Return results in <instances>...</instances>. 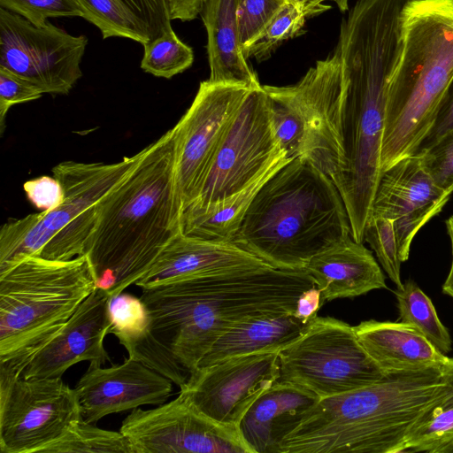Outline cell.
Wrapping results in <instances>:
<instances>
[{
	"label": "cell",
	"instance_id": "11",
	"mask_svg": "<svg viewBox=\"0 0 453 453\" xmlns=\"http://www.w3.org/2000/svg\"><path fill=\"white\" fill-rule=\"evenodd\" d=\"M285 157L263 86L250 90L223 136L196 198L182 211L181 219L242 191Z\"/></svg>",
	"mask_w": 453,
	"mask_h": 453
},
{
	"label": "cell",
	"instance_id": "40",
	"mask_svg": "<svg viewBox=\"0 0 453 453\" xmlns=\"http://www.w3.org/2000/svg\"><path fill=\"white\" fill-rule=\"evenodd\" d=\"M453 128V77L449 83L437 109L431 128L420 143L417 153L434 145Z\"/></svg>",
	"mask_w": 453,
	"mask_h": 453
},
{
	"label": "cell",
	"instance_id": "4",
	"mask_svg": "<svg viewBox=\"0 0 453 453\" xmlns=\"http://www.w3.org/2000/svg\"><path fill=\"white\" fill-rule=\"evenodd\" d=\"M443 391L438 368L388 374L321 398L279 453H403L410 433Z\"/></svg>",
	"mask_w": 453,
	"mask_h": 453
},
{
	"label": "cell",
	"instance_id": "19",
	"mask_svg": "<svg viewBox=\"0 0 453 453\" xmlns=\"http://www.w3.org/2000/svg\"><path fill=\"white\" fill-rule=\"evenodd\" d=\"M110 298L96 287L58 334L35 354L21 376L61 378L79 362L102 365L109 361L104 340L111 326Z\"/></svg>",
	"mask_w": 453,
	"mask_h": 453
},
{
	"label": "cell",
	"instance_id": "32",
	"mask_svg": "<svg viewBox=\"0 0 453 453\" xmlns=\"http://www.w3.org/2000/svg\"><path fill=\"white\" fill-rule=\"evenodd\" d=\"M305 19L302 7L295 2L288 1L242 49L244 58H253L258 62L267 59L282 42L303 34Z\"/></svg>",
	"mask_w": 453,
	"mask_h": 453
},
{
	"label": "cell",
	"instance_id": "46",
	"mask_svg": "<svg viewBox=\"0 0 453 453\" xmlns=\"http://www.w3.org/2000/svg\"><path fill=\"white\" fill-rule=\"evenodd\" d=\"M288 1L295 2V3L298 4L302 7L306 0H288Z\"/></svg>",
	"mask_w": 453,
	"mask_h": 453
},
{
	"label": "cell",
	"instance_id": "8",
	"mask_svg": "<svg viewBox=\"0 0 453 453\" xmlns=\"http://www.w3.org/2000/svg\"><path fill=\"white\" fill-rule=\"evenodd\" d=\"M148 146L113 164L63 161L52 168L64 189L55 209L11 219L0 228V273L38 256L69 260L85 255L100 201L138 165Z\"/></svg>",
	"mask_w": 453,
	"mask_h": 453
},
{
	"label": "cell",
	"instance_id": "28",
	"mask_svg": "<svg viewBox=\"0 0 453 453\" xmlns=\"http://www.w3.org/2000/svg\"><path fill=\"white\" fill-rule=\"evenodd\" d=\"M75 1L83 11V19L100 30L103 39L123 37L143 45L155 37L128 0Z\"/></svg>",
	"mask_w": 453,
	"mask_h": 453
},
{
	"label": "cell",
	"instance_id": "12",
	"mask_svg": "<svg viewBox=\"0 0 453 453\" xmlns=\"http://www.w3.org/2000/svg\"><path fill=\"white\" fill-rule=\"evenodd\" d=\"M85 35L47 22L35 27L0 7V67L29 81L45 94L67 95L82 76Z\"/></svg>",
	"mask_w": 453,
	"mask_h": 453
},
{
	"label": "cell",
	"instance_id": "21",
	"mask_svg": "<svg viewBox=\"0 0 453 453\" xmlns=\"http://www.w3.org/2000/svg\"><path fill=\"white\" fill-rule=\"evenodd\" d=\"M320 398L295 384L278 380L249 408L238 425L252 453H279L285 437Z\"/></svg>",
	"mask_w": 453,
	"mask_h": 453
},
{
	"label": "cell",
	"instance_id": "35",
	"mask_svg": "<svg viewBox=\"0 0 453 453\" xmlns=\"http://www.w3.org/2000/svg\"><path fill=\"white\" fill-rule=\"evenodd\" d=\"M0 7L21 16L35 27L45 26L49 18H83L84 15L75 0H0Z\"/></svg>",
	"mask_w": 453,
	"mask_h": 453
},
{
	"label": "cell",
	"instance_id": "31",
	"mask_svg": "<svg viewBox=\"0 0 453 453\" xmlns=\"http://www.w3.org/2000/svg\"><path fill=\"white\" fill-rule=\"evenodd\" d=\"M142 46L141 68L156 77L171 79L194 62L192 48L177 36L172 26Z\"/></svg>",
	"mask_w": 453,
	"mask_h": 453
},
{
	"label": "cell",
	"instance_id": "30",
	"mask_svg": "<svg viewBox=\"0 0 453 453\" xmlns=\"http://www.w3.org/2000/svg\"><path fill=\"white\" fill-rule=\"evenodd\" d=\"M134 453L129 440L119 431H109L86 422H74L57 441L41 453Z\"/></svg>",
	"mask_w": 453,
	"mask_h": 453
},
{
	"label": "cell",
	"instance_id": "14",
	"mask_svg": "<svg viewBox=\"0 0 453 453\" xmlns=\"http://www.w3.org/2000/svg\"><path fill=\"white\" fill-rule=\"evenodd\" d=\"M119 431L134 453H252L237 426L204 415L180 392L155 409H134Z\"/></svg>",
	"mask_w": 453,
	"mask_h": 453
},
{
	"label": "cell",
	"instance_id": "34",
	"mask_svg": "<svg viewBox=\"0 0 453 453\" xmlns=\"http://www.w3.org/2000/svg\"><path fill=\"white\" fill-rule=\"evenodd\" d=\"M364 242L371 246L381 267L396 288H401L402 261L398 255L394 221L387 218L370 216L365 227Z\"/></svg>",
	"mask_w": 453,
	"mask_h": 453
},
{
	"label": "cell",
	"instance_id": "22",
	"mask_svg": "<svg viewBox=\"0 0 453 453\" xmlns=\"http://www.w3.org/2000/svg\"><path fill=\"white\" fill-rule=\"evenodd\" d=\"M304 270L320 290L323 303L387 288L385 276L372 253L351 235L315 255Z\"/></svg>",
	"mask_w": 453,
	"mask_h": 453
},
{
	"label": "cell",
	"instance_id": "24",
	"mask_svg": "<svg viewBox=\"0 0 453 453\" xmlns=\"http://www.w3.org/2000/svg\"><path fill=\"white\" fill-rule=\"evenodd\" d=\"M240 0H204L200 15L207 32L208 81L216 84L260 88L258 78L244 58L239 35Z\"/></svg>",
	"mask_w": 453,
	"mask_h": 453
},
{
	"label": "cell",
	"instance_id": "9",
	"mask_svg": "<svg viewBox=\"0 0 453 453\" xmlns=\"http://www.w3.org/2000/svg\"><path fill=\"white\" fill-rule=\"evenodd\" d=\"M277 137L290 158L303 157L331 179L340 164L342 73L340 50L290 86H263Z\"/></svg>",
	"mask_w": 453,
	"mask_h": 453
},
{
	"label": "cell",
	"instance_id": "44",
	"mask_svg": "<svg viewBox=\"0 0 453 453\" xmlns=\"http://www.w3.org/2000/svg\"><path fill=\"white\" fill-rule=\"evenodd\" d=\"M328 0H306L302 6V9L306 18L319 14L330 8L329 5L325 4ZM334 1L341 12H344L349 9V0H329Z\"/></svg>",
	"mask_w": 453,
	"mask_h": 453
},
{
	"label": "cell",
	"instance_id": "3",
	"mask_svg": "<svg viewBox=\"0 0 453 453\" xmlns=\"http://www.w3.org/2000/svg\"><path fill=\"white\" fill-rule=\"evenodd\" d=\"M181 213L173 127L100 201L85 252L96 287L112 296L135 284L181 233Z\"/></svg>",
	"mask_w": 453,
	"mask_h": 453
},
{
	"label": "cell",
	"instance_id": "25",
	"mask_svg": "<svg viewBox=\"0 0 453 453\" xmlns=\"http://www.w3.org/2000/svg\"><path fill=\"white\" fill-rule=\"evenodd\" d=\"M311 322L305 323L289 311L267 313L244 319L217 340L197 369L234 357L280 352L296 341Z\"/></svg>",
	"mask_w": 453,
	"mask_h": 453
},
{
	"label": "cell",
	"instance_id": "41",
	"mask_svg": "<svg viewBox=\"0 0 453 453\" xmlns=\"http://www.w3.org/2000/svg\"><path fill=\"white\" fill-rule=\"evenodd\" d=\"M152 30L155 37L172 26L165 0H128Z\"/></svg>",
	"mask_w": 453,
	"mask_h": 453
},
{
	"label": "cell",
	"instance_id": "27",
	"mask_svg": "<svg viewBox=\"0 0 453 453\" xmlns=\"http://www.w3.org/2000/svg\"><path fill=\"white\" fill-rule=\"evenodd\" d=\"M439 371L444 391L410 433L403 453H453V357Z\"/></svg>",
	"mask_w": 453,
	"mask_h": 453
},
{
	"label": "cell",
	"instance_id": "43",
	"mask_svg": "<svg viewBox=\"0 0 453 453\" xmlns=\"http://www.w3.org/2000/svg\"><path fill=\"white\" fill-rule=\"evenodd\" d=\"M171 20L190 21L200 13L204 0H165Z\"/></svg>",
	"mask_w": 453,
	"mask_h": 453
},
{
	"label": "cell",
	"instance_id": "15",
	"mask_svg": "<svg viewBox=\"0 0 453 453\" xmlns=\"http://www.w3.org/2000/svg\"><path fill=\"white\" fill-rule=\"evenodd\" d=\"M250 90L202 81L191 105L173 127L182 211L196 198L223 136Z\"/></svg>",
	"mask_w": 453,
	"mask_h": 453
},
{
	"label": "cell",
	"instance_id": "42",
	"mask_svg": "<svg viewBox=\"0 0 453 453\" xmlns=\"http://www.w3.org/2000/svg\"><path fill=\"white\" fill-rule=\"evenodd\" d=\"M323 304L320 290L314 286L301 294L294 314L303 322L309 323L317 317V312Z\"/></svg>",
	"mask_w": 453,
	"mask_h": 453
},
{
	"label": "cell",
	"instance_id": "36",
	"mask_svg": "<svg viewBox=\"0 0 453 453\" xmlns=\"http://www.w3.org/2000/svg\"><path fill=\"white\" fill-rule=\"evenodd\" d=\"M288 0H240L238 24L242 50L273 19Z\"/></svg>",
	"mask_w": 453,
	"mask_h": 453
},
{
	"label": "cell",
	"instance_id": "39",
	"mask_svg": "<svg viewBox=\"0 0 453 453\" xmlns=\"http://www.w3.org/2000/svg\"><path fill=\"white\" fill-rule=\"evenodd\" d=\"M29 202L41 211H50L64 200V189L54 176H41L27 180L23 185Z\"/></svg>",
	"mask_w": 453,
	"mask_h": 453
},
{
	"label": "cell",
	"instance_id": "20",
	"mask_svg": "<svg viewBox=\"0 0 453 453\" xmlns=\"http://www.w3.org/2000/svg\"><path fill=\"white\" fill-rule=\"evenodd\" d=\"M268 266L233 242L193 238L180 233L135 285L144 289L209 273Z\"/></svg>",
	"mask_w": 453,
	"mask_h": 453
},
{
	"label": "cell",
	"instance_id": "1",
	"mask_svg": "<svg viewBox=\"0 0 453 453\" xmlns=\"http://www.w3.org/2000/svg\"><path fill=\"white\" fill-rule=\"evenodd\" d=\"M316 286L305 270L242 268L188 277L142 289L145 334L127 347L138 360L184 386L217 340L241 321L294 312Z\"/></svg>",
	"mask_w": 453,
	"mask_h": 453
},
{
	"label": "cell",
	"instance_id": "16",
	"mask_svg": "<svg viewBox=\"0 0 453 453\" xmlns=\"http://www.w3.org/2000/svg\"><path fill=\"white\" fill-rule=\"evenodd\" d=\"M280 376L279 352H260L198 368L180 388L199 411L238 427L252 403Z\"/></svg>",
	"mask_w": 453,
	"mask_h": 453
},
{
	"label": "cell",
	"instance_id": "5",
	"mask_svg": "<svg viewBox=\"0 0 453 453\" xmlns=\"http://www.w3.org/2000/svg\"><path fill=\"white\" fill-rule=\"evenodd\" d=\"M351 235L331 178L296 157L262 186L231 242L273 268L304 270L317 254Z\"/></svg>",
	"mask_w": 453,
	"mask_h": 453
},
{
	"label": "cell",
	"instance_id": "10",
	"mask_svg": "<svg viewBox=\"0 0 453 453\" xmlns=\"http://www.w3.org/2000/svg\"><path fill=\"white\" fill-rule=\"evenodd\" d=\"M280 380L326 398L362 388L386 375L359 343L354 327L316 317L304 333L279 352Z\"/></svg>",
	"mask_w": 453,
	"mask_h": 453
},
{
	"label": "cell",
	"instance_id": "33",
	"mask_svg": "<svg viewBox=\"0 0 453 453\" xmlns=\"http://www.w3.org/2000/svg\"><path fill=\"white\" fill-rule=\"evenodd\" d=\"M109 313L111 319L109 333L113 334L125 348L147 332L150 318L141 297L123 292L112 296L109 301Z\"/></svg>",
	"mask_w": 453,
	"mask_h": 453
},
{
	"label": "cell",
	"instance_id": "37",
	"mask_svg": "<svg viewBox=\"0 0 453 453\" xmlns=\"http://www.w3.org/2000/svg\"><path fill=\"white\" fill-rule=\"evenodd\" d=\"M436 185L451 195L453 192V128L426 150L417 153Z\"/></svg>",
	"mask_w": 453,
	"mask_h": 453
},
{
	"label": "cell",
	"instance_id": "6",
	"mask_svg": "<svg viewBox=\"0 0 453 453\" xmlns=\"http://www.w3.org/2000/svg\"><path fill=\"white\" fill-rule=\"evenodd\" d=\"M453 77V0H411L391 77L381 142L382 172L415 154Z\"/></svg>",
	"mask_w": 453,
	"mask_h": 453
},
{
	"label": "cell",
	"instance_id": "18",
	"mask_svg": "<svg viewBox=\"0 0 453 453\" xmlns=\"http://www.w3.org/2000/svg\"><path fill=\"white\" fill-rule=\"evenodd\" d=\"M172 380L143 363L126 358L102 368L90 365L75 385L81 418L95 424L112 413L142 405H161L173 390Z\"/></svg>",
	"mask_w": 453,
	"mask_h": 453
},
{
	"label": "cell",
	"instance_id": "45",
	"mask_svg": "<svg viewBox=\"0 0 453 453\" xmlns=\"http://www.w3.org/2000/svg\"><path fill=\"white\" fill-rule=\"evenodd\" d=\"M446 227L450 240L452 258L448 276L442 285V292L453 298V216L447 219Z\"/></svg>",
	"mask_w": 453,
	"mask_h": 453
},
{
	"label": "cell",
	"instance_id": "13",
	"mask_svg": "<svg viewBox=\"0 0 453 453\" xmlns=\"http://www.w3.org/2000/svg\"><path fill=\"white\" fill-rule=\"evenodd\" d=\"M81 418L78 396L62 378H18L0 388V450L41 453Z\"/></svg>",
	"mask_w": 453,
	"mask_h": 453
},
{
	"label": "cell",
	"instance_id": "17",
	"mask_svg": "<svg viewBox=\"0 0 453 453\" xmlns=\"http://www.w3.org/2000/svg\"><path fill=\"white\" fill-rule=\"evenodd\" d=\"M449 196L426 172L421 156L413 154L382 172L371 216L394 221L399 258L405 262L418 231L442 210Z\"/></svg>",
	"mask_w": 453,
	"mask_h": 453
},
{
	"label": "cell",
	"instance_id": "38",
	"mask_svg": "<svg viewBox=\"0 0 453 453\" xmlns=\"http://www.w3.org/2000/svg\"><path fill=\"white\" fill-rule=\"evenodd\" d=\"M41 89L29 81L14 73L0 67V133L5 127V117L10 108L15 104L39 99Z\"/></svg>",
	"mask_w": 453,
	"mask_h": 453
},
{
	"label": "cell",
	"instance_id": "2",
	"mask_svg": "<svg viewBox=\"0 0 453 453\" xmlns=\"http://www.w3.org/2000/svg\"><path fill=\"white\" fill-rule=\"evenodd\" d=\"M410 1L358 0L341 25L340 164L331 180L357 242H364L382 173L388 91L402 51L403 13Z\"/></svg>",
	"mask_w": 453,
	"mask_h": 453
},
{
	"label": "cell",
	"instance_id": "7",
	"mask_svg": "<svg viewBox=\"0 0 453 453\" xmlns=\"http://www.w3.org/2000/svg\"><path fill=\"white\" fill-rule=\"evenodd\" d=\"M96 288L86 255L28 257L0 273V375L18 379Z\"/></svg>",
	"mask_w": 453,
	"mask_h": 453
},
{
	"label": "cell",
	"instance_id": "23",
	"mask_svg": "<svg viewBox=\"0 0 453 453\" xmlns=\"http://www.w3.org/2000/svg\"><path fill=\"white\" fill-rule=\"evenodd\" d=\"M353 327L361 346L386 375L438 369L448 357L417 328L401 321L370 319Z\"/></svg>",
	"mask_w": 453,
	"mask_h": 453
},
{
	"label": "cell",
	"instance_id": "29",
	"mask_svg": "<svg viewBox=\"0 0 453 453\" xmlns=\"http://www.w3.org/2000/svg\"><path fill=\"white\" fill-rule=\"evenodd\" d=\"M399 312L398 321L417 328L443 354L451 350L449 330L440 320L430 298L412 280H407L395 292Z\"/></svg>",
	"mask_w": 453,
	"mask_h": 453
},
{
	"label": "cell",
	"instance_id": "26",
	"mask_svg": "<svg viewBox=\"0 0 453 453\" xmlns=\"http://www.w3.org/2000/svg\"><path fill=\"white\" fill-rule=\"evenodd\" d=\"M291 159L281 158L242 191L198 213L182 218L181 233L193 238L231 242L262 186Z\"/></svg>",
	"mask_w": 453,
	"mask_h": 453
}]
</instances>
